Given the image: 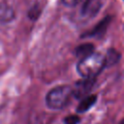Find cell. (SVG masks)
Listing matches in <instances>:
<instances>
[{"label":"cell","instance_id":"10","mask_svg":"<svg viewBox=\"0 0 124 124\" xmlns=\"http://www.w3.org/2000/svg\"><path fill=\"white\" fill-rule=\"evenodd\" d=\"M65 124H78L79 122V117L78 115H69L64 119Z\"/></svg>","mask_w":124,"mask_h":124},{"label":"cell","instance_id":"1","mask_svg":"<svg viewBox=\"0 0 124 124\" xmlns=\"http://www.w3.org/2000/svg\"><path fill=\"white\" fill-rule=\"evenodd\" d=\"M106 66L105 56L101 53H91L83 57L77 66L78 74L83 78H95Z\"/></svg>","mask_w":124,"mask_h":124},{"label":"cell","instance_id":"5","mask_svg":"<svg viewBox=\"0 0 124 124\" xmlns=\"http://www.w3.org/2000/svg\"><path fill=\"white\" fill-rule=\"evenodd\" d=\"M97 101V96L96 95H89L86 96L82 99V101L78 104V108H77V112L78 113H82L87 111L91 107L94 106V104Z\"/></svg>","mask_w":124,"mask_h":124},{"label":"cell","instance_id":"12","mask_svg":"<svg viewBox=\"0 0 124 124\" xmlns=\"http://www.w3.org/2000/svg\"><path fill=\"white\" fill-rule=\"evenodd\" d=\"M119 124H124V118H123V119H122V120L119 122Z\"/></svg>","mask_w":124,"mask_h":124},{"label":"cell","instance_id":"9","mask_svg":"<svg viewBox=\"0 0 124 124\" xmlns=\"http://www.w3.org/2000/svg\"><path fill=\"white\" fill-rule=\"evenodd\" d=\"M120 55L119 53L114 50V49H109L108 50L107 56H105V61H106V66H111L115 63H117Z\"/></svg>","mask_w":124,"mask_h":124},{"label":"cell","instance_id":"4","mask_svg":"<svg viewBox=\"0 0 124 124\" xmlns=\"http://www.w3.org/2000/svg\"><path fill=\"white\" fill-rule=\"evenodd\" d=\"M104 2L105 0H85L81 8V15L87 17L94 16L100 11Z\"/></svg>","mask_w":124,"mask_h":124},{"label":"cell","instance_id":"6","mask_svg":"<svg viewBox=\"0 0 124 124\" xmlns=\"http://www.w3.org/2000/svg\"><path fill=\"white\" fill-rule=\"evenodd\" d=\"M14 17V11L10 6L5 4L0 5V21L8 22Z\"/></svg>","mask_w":124,"mask_h":124},{"label":"cell","instance_id":"2","mask_svg":"<svg viewBox=\"0 0 124 124\" xmlns=\"http://www.w3.org/2000/svg\"><path fill=\"white\" fill-rule=\"evenodd\" d=\"M72 94L73 89L68 85L54 87L46 94V106L51 109H61L68 104Z\"/></svg>","mask_w":124,"mask_h":124},{"label":"cell","instance_id":"7","mask_svg":"<svg viewBox=\"0 0 124 124\" xmlns=\"http://www.w3.org/2000/svg\"><path fill=\"white\" fill-rule=\"evenodd\" d=\"M109 21H110V17L109 16H107V17H105L101 22H99V24L90 32V34L88 35V36H101L105 31H106V29H107V26L108 25V23H109Z\"/></svg>","mask_w":124,"mask_h":124},{"label":"cell","instance_id":"3","mask_svg":"<svg viewBox=\"0 0 124 124\" xmlns=\"http://www.w3.org/2000/svg\"><path fill=\"white\" fill-rule=\"evenodd\" d=\"M94 78H83L82 80L78 81L73 88V95L76 98L85 97L94 84Z\"/></svg>","mask_w":124,"mask_h":124},{"label":"cell","instance_id":"8","mask_svg":"<svg viewBox=\"0 0 124 124\" xmlns=\"http://www.w3.org/2000/svg\"><path fill=\"white\" fill-rule=\"evenodd\" d=\"M93 50H94V46L92 44H83L77 47L76 54L78 56H80L83 58V57H86V56L90 55L91 53H93Z\"/></svg>","mask_w":124,"mask_h":124},{"label":"cell","instance_id":"11","mask_svg":"<svg viewBox=\"0 0 124 124\" xmlns=\"http://www.w3.org/2000/svg\"><path fill=\"white\" fill-rule=\"evenodd\" d=\"M80 0H62L63 4L66 5V6H69V7H72V6H75L77 5Z\"/></svg>","mask_w":124,"mask_h":124}]
</instances>
